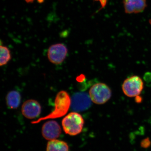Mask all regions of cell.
<instances>
[{
  "label": "cell",
  "mask_w": 151,
  "mask_h": 151,
  "mask_svg": "<svg viewBox=\"0 0 151 151\" xmlns=\"http://www.w3.org/2000/svg\"><path fill=\"white\" fill-rule=\"evenodd\" d=\"M71 106V98L69 94L65 91H60L57 94L55 100L54 110L47 116L40 118L31 122L36 124L44 120L53 119L60 118L67 114Z\"/></svg>",
  "instance_id": "6da1fadb"
},
{
  "label": "cell",
  "mask_w": 151,
  "mask_h": 151,
  "mask_svg": "<svg viewBox=\"0 0 151 151\" xmlns=\"http://www.w3.org/2000/svg\"><path fill=\"white\" fill-rule=\"evenodd\" d=\"M84 121L79 113L72 112L63 119L62 126L65 134L74 136L79 134L83 130Z\"/></svg>",
  "instance_id": "7a4b0ae2"
},
{
  "label": "cell",
  "mask_w": 151,
  "mask_h": 151,
  "mask_svg": "<svg viewBox=\"0 0 151 151\" xmlns=\"http://www.w3.org/2000/svg\"><path fill=\"white\" fill-rule=\"evenodd\" d=\"M89 95L93 103L97 105H103L111 99L112 91L107 84L98 83L91 87Z\"/></svg>",
  "instance_id": "3957f363"
},
{
  "label": "cell",
  "mask_w": 151,
  "mask_h": 151,
  "mask_svg": "<svg viewBox=\"0 0 151 151\" xmlns=\"http://www.w3.org/2000/svg\"><path fill=\"white\" fill-rule=\"evenodd\" d=\"M144 88V82L138 76H133L124 80L122 89L125 95L129 97H137Z\"/></svg>",
  "instance_id": "277c9868"
},
{
  "label": "cell",
  "mask_w": 151,
  "mask_h": 151,
  "mask_svg": "<svg viewBox=\"0 0 151 151\" xmlns=\"http://www.w3.org/2000/svg\"><path fill=\"white\" fill-rule=\"evenodd\" d=\"M68 52L67 47L63 44H55L49 47L47 52V58L51 63L58 65L65 60Z\"/></svg>",
  "instance_id": "5b68a950"
},
{
  "label": "cell",
  "mask_w": 151,
  "mask_h": 151,
  "mask_svg": "<svg viewBox=\"0 0 151 151\" xmlns=\"http://www.w3.org/2000/svg\"><path fill=\"white\" fill-rule=\"evenodd\" d=\"M61 133V127L58 122L53 120L45 122L42 128V137L48 141L57 139Z\"/></svg>",
  "instance_id": "8992f818"
},
{
  "label": "cell",
  "mask_w": 151,
  "mask_h": 151,
  "mask_svg": "<svg viewBox=\"0 0 151 151\" xmlns=\"http://www.w3.org/2000/svg\"><path fill=\"white\" fill-rule=\"evenodd\" d=\"M91 102L89 95L86 93H77L71 98V107L73 111H85L90 107Z\"/></svg>",
  "instance_id": "52a82bcc"
},
{
  "label": "cell",
  "mask_w": 151,
  "mask_h": 151,
  "mask_svg": "<svg viewBox=\"0 0 151 151\" xmlns=\"http://www.w3.org/2000/svg\"><path fill=\"white\" fill-rule=\"evenodd\" d=\"M41 112V107L36 100H27L22 105V114L27 119H35L40 116Z\"/></svg>",
  "instance_id": "ba28073f"
},
{
  "label": "cell",
  "mask_w": 151,
  "mask_h": 151,
  "mask_svg": "<svg viewBox=\"0 0 151 151\" xmlns=\"http://www.w3.org/2000/svg\"><path fill=\"white\" fill-rule=\"evenodd\" d=\"M124 4L125 12L127 14L142 12L147 6L146 0H124Z\"/></svg>",
  "instance_id": "9c48e42d"
},
{
  "label": "cell",
  "mask_w": 151,
  "mask_h": 151,
  "mask_svg": "<svg viewBox=\"0 0 151 151\" xmlns=\"http://www.w3.org/2000/svg\"><path fill=\"white\" fill-rule=\"evenodd\" d=\"M21 100V94L15 90L11 91L7 94L6 102L8 107L10 109H15L18 108Z\"/></svg>",
  "instance_id": "30bf717a"
},
{
  "label": "cell",
  "mask_w": 151,
  "mask_h": 151,
  "mask_svg": "<svg viewBox=\"0 0 151 151\" xmlns=\"http://www.w3.org/2000/svg\"><path fill=\"white\" fill-rule=\"evenodd\" d=\"M46 151H69V146L64 141L55 139L49 141Z\"/></svg>",
  "instance_id": "8fae6325"
},
{
  "label": "cell",
  "mask_w": 151,
  "mask_h": 151,
  "mask_svg": "<svg viewBox=\"0 0 151 151\" xmlns=\"http://www.w3.org/2000/svg\"><path fill=\"white\" fill-rule=\"evenodd\" d=\"M0 65L3 66L6 65L10 61L11 59V54L9 50L6 46L1 45L0 46Z\"/></svg>",
  "instance_id": "7c38bea8"
},
{
  "label": "cell",
  "mask_w": 151,
  "mask_h": 151,
  "mask_svg": "<svg viewBox=\"0 0 151 151\" xmlns=\"http://www.w3.org/2000/svg\"><path fill=\"white\" fill-rule=\"evenodd\" d=\"M151 142L149 138L145 139L141 142V147L144 148H147L151 146Z\"/></svg>",
  "instance_id": "4fadbf2b"
},
{
  "label": "cell",
  "mask_w": 151,
  "mask_h": 151,
  "mask_svg": "<svg viewBox=\"0 0 151 151\" xmlns=\"http://www.w3.org/2000/svg\"><path fill=\"white\" fill-rule=\"evenodd\" d=\"M94 1H99L101 4L102 8H104L107 4V0H94Z\"/></svg>",
  "instance_id": "5bb4252c"
},
{
  "label": "cell",
  "mask_w": 151,
  "mask_h": 151,
  "mask_svg": "<svg viewBox=\"0 0 151 151\" xmlns=\"http://www.w3.org/2000/svg\"><path fill=\"white\" fill-rule=\"evenodd\" d=\"M27 3H32L36 0H24ZM39 3H42L43 2L44 0H37Z\"/></svg>",
  "instance_id": "9a60e30c"
}]
</instances>
